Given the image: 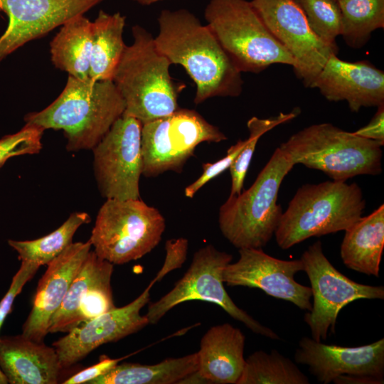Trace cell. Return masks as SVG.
<instances>
[{"label":"cell","instance_id":"e0dca14e","mask_svg":"<svg viewBox=\"0 0 384 384\" xmlns=\"http://www.w3.org/2000/svg\"><path fill=\"white\" fill-rule=\"evenodd\" d=\"M114 265L90 251L58 311L48 333H68L116 308L111 287Z\"/></svg>","mask_w":384,"mask_h":384},{"label":"cell","instance_id":"4fadbf2b","mask_svg":"<svg viewBox=\"0 0 384 384\" xmlns=\"http://www.w3.org/2000/svg\"><path fill=\"white\" fill-rule=\"evenodd\" d=\"M252 6L267 28L291 54L295 75L310 87L338 46L319 38L294 0H252Z\"/></svg>","mask_w":384,"mask_h":384},{"label":"cell","instance_id":"277c9868","mask_svg":"<svg viewBox=\"0 0 384 384\" xmlns=\"http://www.w3.org/2000/svg\"><path fill=\"white\" fill-rule=\"evenodd\" d=\"M366 201L356 183L326 181L299 187L282 213L274 232L287 250L311 237L346 230L363 214Z\"/></svg>","mask_w":384,"mask_h":384},{"label":"cell","instance_id":"2e32d148","mask_svg":"<svg viewBox=\"0 0 384 384\" xmlns=\"http://www.w3.org/2000/svg\"><path fill=\"white\" fill-rule=\"evenodd\" d=\"M104 0H0L8 25L0 37V64L28 42L39 38Z\"/></svg>","mask_w":384,"mask_h":384},{"label":"cell","instance_id":"7402d4cb","mask_svg":"<svg viewBox=\"0 0 384 384\" xmlns=\"http://www.w3.org/2000/svg\"><path fill=\"white\" fill-rule=\"evenodd\" d=\"M0 368L9 384H56L63 369L53 346L22 334L0 338Z\"/></svg>","mask_w":384,"mask_h":384},{"label":"cell","instance_id":"cb8c5ba5","mask_svg":"<svg viewBox=\"0 0 384 384\" xmlns=\"http://www.w3.org/2000/svg\"><path fill=\"white\" fill-rule=\"evenodd\" d=\"M92 21L84 14L68 21L50 43L54 66L80 80H89Z\"/></svg>","mask_w":384,"mask_h":384},{"label":"cell","instance_id":"d6a6232c","mask_svg":"<svg viewBox=\"0 0 384 384\" xmlns=\"http://www.w3.org/2000/svg\"><path fill=\"white\" fill-rule=\"evenodd\" d=\"M245 142L246 139L238 140L235 144L229 148L225 156L214 163L203 164V173L193 183L186 187L185 196L188 198H193L206 183L229 169L234 159L245 146Z\"/></svg>","mask_w":384,"mask_h":384},{"label":"cell","instance_id":"4316f807","mask_svg":"<svg viewBox=\"0 0 384 384\" xmlns=\"http://www.w3.org/2000/svg\"><path fill=\"white\" fill-rule=\"evenodd\" d=\"M90 216L85 212H75L52 233L32 240H9L8 244L18 255L21 261L41 265H48L62 253L73 242L77 230L90 223Z\"/></svg>","mask_w":384,"mask_h":384},{"label":"cell","instance_id":"74e56055","mask_svg":"<svg viewBox=\"0 0 384 384\" xmlns=\"http://www.w3.org/2000/svg\"><path fill=\"white\" fill-rule=\"evenodd\" d=\"M139 4L148 6L164 0H134Z\"/></svg>","mask_w":384,"mask_h":384},{"label":"cell","instance_id":"8d00e7d4","mask_svg":"<svg viewBox=\"0 0 384 384\" xmlns=\"http://www.w3.org/2000/svg\"><path fill=\"white\" fill-rule=\"evenodd\" d=\"M336 384H383L384 380L366 375H341L336 378Z\"/></svg>","mask_w":384,"mask_h":384},{"label":"cell","instance_id":"1f68e13d","mask_svg":"<svg viewBox=\"0 0 384 384\" xmlns=\"http://www.w3.org/2000/svg\"><path fill=\"white\" fill-rule=\"evenodd\" d=\"M44 129L28 124L18 132L4 136L0 139V168L16 156L38 154L42 149L41 139Z\"/></svg>","mask_w":384,"mask_h":384},{"label":"cell","instance_id":"f1b7e54d","mask_svg":"<svg viewBox=\"0 0 384 384\" xmlns=\"http://www.w3.org/2000/svg\"><path fill=\"white\" fill-rule=\"evenodd\" d=\"M341 14V34L351 48L359 49L372 33L384 27V0H336Z\"/></svg>","mask_w":384,"mask_h":384},{"label":"cell","instance_id":"8992f818","mask_svg":"<svg viewBox=\"0 0 384 384\" xmlns=\"http://www.w3.org/2000/svg\"><path fill=\"white\" fill-rule=\"evenodd\" d=\"M378 142L344 131L331 123L309 126L279 146L295 164L324 172L333 181L382 172Z\"/></svg>","mask_w":384,"mask_h":384},{"label":"cell","instance_id":"4dcf8cb0","mask_svg":"<svg viewBox=\"0 0 384 384\" xmlns=\"http://www.w3.org/2000/svg\"><path fill=\"white\" fill-rule=\"evenodd\" d=\"M312 31L322 41L337 46L341 34V14L336 0H294Z\"/></svg>","mask_w":384,"mask_h":384},{"label":"cell","instance_id":"9c48e42d","mask_svg":"<svg viewBox=\"0 0 384 384\" xmlns=\"http://www.w3.org/2000/svg\"><path fill=\"white\" fill-rule=\"evenodd\" d=\"M233 256L207 245L193 255L185 274L174 288L149 305L146 314L149 324H157L174 307L181 303L199 300L217 304L234 319L255 334L278 340L279 336L238 307L224 287L223 272Z\"/></svg>","mask_w":384,"mask_h":384},{"label":"cell","instance_id":"83f0119b","mask_svg":"<svg viewBox=\"0 0 384 384\" xmlns=\"http://www.w3.org/2000/svg\"><path fill=\"white\" fill-rule=\"evenodd\" d=\"M297 365L276 350L255 351L245 361L236 384H309Z\"/></svg>","mask_w":384,"mask_h":384},{"label":"cell","instance_id":"44dd1931","mask_svg":"<svg viewBox=\"0 0 384 384\" xmlns=\"http://www.w3.org/2000/svg\"><path fill=\"white\" fill-rule=\"evenodd\" d=\"M245 336L229 323L210 327L197 352V371L182 383L236 384L245 366Z\"/></svg>","mask_w":384,"mask_h":384},{"label":"cell","instance_id":"5b68a950","mask_svg":"<svg viewBox=\"0 0 384 384\" xmlns=\"http://www.w3.org/2000/svg\"><path fill=\"white\" fill-rule=\"evenodd\" d=\"M294 166L277 147L252 185L238 195L229 196L220 206L219 228L233 246L262 248L271 240L283 213L277 203L279 188Z\"/></svg>","mask_w":384,"mask_h":384},{"label":"cell","instance_id":"ba28073f","mask_svg":"<svg viewBox=\"0 0 384 384\" xmlns=\"http://www.w3.org/2000/svg\"><path fill=\"white\" fill-rule=\"evenodd\" d=\"M165 228L159 210L140 198L107 199L97 213L89 240L100 257L122 265L154 249Z\"/></svg>","mask_w":384,"mask_h":384},{"label":"cell","instance_id":"f546056e","mask_svg":"<svg viewBox=\"0 0 384 384\" xmlns=\"http://www.w3.org/2000/svg\"><path fill=\"white\" fill-rule=\"evenodd\" d=\"M299 113L300 110L296 107L289 113L281 112L277 116L269 118L252 117L247 121L249 137L229 167L231 176V188L229 196L238 195L242 192L245 178L259 139L277 125L294 119Z\"/></svg>","mask_w":384,"mask_h":384},{"label":"cell","instance_id":"f35d334b","mask_svg":"<svg viewBox=\"0 0 384 384\" xmlns=\"http://www.w3.org/2000/svg\"><path fill=\"white\" fill-rule=\"evenodd\" d=\"M0 384H8V380L0 368Z\"/></svg>","mask_w":384,"mask_h":384},{"label":"cell","instance_id":"5bb4252c","mask_svg":"<svg viewBox=\"0 0 384 384\" xmlns=\"http://www.w3.org/2000/svg\"><path fill=\"white\" fill-rule=\"evenodd\" d=\"M171 271L164 264L148 287L134 301L79 325L53 342L62 368H69L102 344L118 341L149 324L146 315H141V309L149 302L150 290L154 283Z\"/></svg>","mask_w":384,"mask_h":384},{"label":"cell","instance_id":"d4e9b609","mask_svg":"<svg viewBox=\"0 0 384 384\" xmlns=\"http://www.w3.org/2000/svg\"><path fill=\"white\" fill-rule=\"evenodd\" d=\"M198 368L197 352L169 358L152 365L124 363L87 384H174L182 383Z\"/></svg>","mask_w":384,"mask_h":384},{"label":"cell","instance_id":"52a82bcc","mask_svg":"<svg viewBox=\"0 0 384 384\" xmlns=\"http://www.w3.org/2000/svg\"><path fill=\"white\" fill-rule=\"evenodd\" d=\"M204 16L241 73H257L273 64L294 67L293 57L267 28L250 1L210 0Z\"/></svg>","mask_w":384,"mask_h":384},{"label":"cell","instance_id":"603a6c76","mask_svg":"<svg viewBox=\"0 0 384 384\" xmlns=\"http://www.w3.org/2000/svg\"><path fill=\"white\" fill-rule=\"evenodd\" d=\"M345 231L341 258L352 270L379 277L384 247V205L361 216Z\"/></svg>","mask_w":384,"mask_h":384},{"label":"cell","instance_id":"9a60e30c","mask_svg":"<svg viewBox=\"0 0 384 384\" xmlns=\"http://www.w3.org/2000/svg\"><path fill=\"white\" fill-rule=\"evenodd\" d=\"M238 252V260L230 262L223 270L224 283L231 287L257 288L301 309L311 310V287L294 279L295 274L304 270L300 259H277L266 254L262 248H242Z\"/></svg>","mask_w":384,"mask_h":384},{"label":"cell","instance_id":"ffe728a7","mask_svg":"<svg viewBox=\"0 0 384 384\" xmlns=\"http://www.w3.org/2000/svg\"><path fill=\"white\" fill-rule=\"evenodd\" d=\"M91 247L90 240L72 242L47 265L38 282L31 311L23 325V335L36 341H43L53 316L60 306Z\"/></svg>","mask_w":384,"mask_h":384},{"label":"cell","instance_id":"6da1fadb","mask_svg":"<svg viewBox=\"0 0 384 384\" xmlns=\"http://www.w3.org/2000/svg\"><path fill=\"white\" fill-rule=\"evenodd\" d=\"M158 50L181 65L194 82L196 104L213 97H237L242 90L241 72L207 25L185 9H163L158 17Z\"/></svg>","mask_w":384,"mask_h":384},{"label":"cell","instance_id":"836d02e7","mask_svg":"<svg viewBox=\"0 0 384 384\" xmlns=\"http://www.w3.org/2000/svg\"><path fill=\"white\" fill-rule=\"evenodd\" d=\"M39 267L37 264L21 261L8 291L0 301V330L6 316L11 311L16 297L21 293L24 285L35 275Z\"/></svg>","mask_w":384,"mask_h":384},{"label":"cell","instance_id":"e575fe53","mask_svg":"<svg viewBox=\"0 0 384 384\" xmlns=\"http://www.w3.org/2000/svg\"><path fill=\"white\" fill-rule=\"evenodd\" d=\"M125 357L119 358H111L106 355H102L100 357V361L97 363L74 374L64 380L62 383L87 384L90 381L110 371Z\"/></svg>","mask_w":384,"mask_h":384},{"label":"cell","instance_id":"d590c367","mask_svg":"<svg viewBox=\"0 0 384 384\" xmlns=\"http://www.w3.org/2000/svg\"><path fill=\"white\" fill-rule=\"evenodd\" d=\"M377 112L364 127L353 132L361 137L374 140L384 145V105L377 107Z\"/></svg>","mask_w":384,"mask_h":384},{"label":"cell","instance_id":"30bf717a","mask_svg":"<svg viewBox=\"0 0 384 384\" xmlns=\"http://www.w3.org/2000/svg\"><path fill=\"white\" fill-rule=\"evenodd\" d=\"M226 139L219 128L198 112L178 108L142 124V175L151 177L167 171L181 172L198 144Z\"/></svg>","mask_w":384,"mask_h":384},{"label":"cell","instance_id":"8fae6325","mask_svg":"<svg viewBox=\"0 0 384 384\" xmlns=\"http://www.w3.org/2000/svg\"><path fill=\"white\" fill-rule=\"evenodd\" d=\"M300 260L310 283L313 304L305 314L311 337L326 340L334 334L339 311L360 299H384V287L357 283L338 271L325 256L321 242L317 240L303 252Z\"/></svg>","mask_w":384,"mask_h":384},{"label":"cell","instance_id":"d6986e66","mask_svg":"<svg viewBox=\"0 0 384 384\" xmlns=\"http://www.w3.org/2000/svg\"><path fill=\"white\" fill-rule=\"evenodd\" d=\"M310 87L329 101H346L354 112L384 105V72L368 60L348 62L332 55Z\"/></svg>","mask_w":384,"mask_h":384},{"label":"cell","instance_id":"484cf974","mask_svg":"<svg viewBox=\"0 0 384 384\" xmlns=\"http://www.w3.org/2000/svg\"><path fill=\"white\" fill-rule=\"evenodd\" d=\"M126 17L100 10L92 25V48L89 78L112 80L126 45L123 32Z\"/></svg>","mask_w":384,"mask_h":384},{"label":"cell","instance_id":"3957f363","mask_svg":"<svg viewBox=\"0 0 384 384\" xmlns=\"http://www.w3.org/2000/svg\"><path fill=\"white\" fill-rule=\"evenodd\" d=\"M132 32L133 43L126 46L112 81L124 101V114L143 124L177 110L178 90L169 73L171 63L154 37L139 25Z\"/></svg>","mask_w":384,"mask_h":384},{"label":"cell","instance_id":"ac0fdd59","mask_svg":"<svg viewBox=\"0 0 384 384\" xmlns=\"http://www.w3.org/2000/svg\"><path fill=\"white\" fill-rule=\"evenodd\" d=\"M294 360L307 366L310 373L323 384L341 375H366L384 380V338L361 346L345 347L303 337Z\"/></svg>","mask_w":384,"mask_h":384},{"label":"cell","instance_id":"7a4b0ae2","mask_svg":"<svg viewBox=\"0 0 384 384\" xmlns=\"http://www.w3.org/2000/svg\"><path fill=\"white\" fill-rule=\"evenodd\" d=\"M125 103L112 80H80L68 76L60 95L47 107L27 114L26 123L63 130L66 149H92L124 112Z\"/></svg>","mask_w":384,"mask_h":384},{"label":"cell","instance_id":"7c38bea8","mask_svg":"<svg viewBox=\"0 0 384 384\" xmlns=\"http://www.w3.org/2000/svg\"><path fill=\"white\" fill-rule=\"evenodd\" d=\"M142 127L138 119L123 114L92 149L95 178L106 199L140 198Z\"/></svg>","mask_w":384,"mask_h":384}]
</instances>
